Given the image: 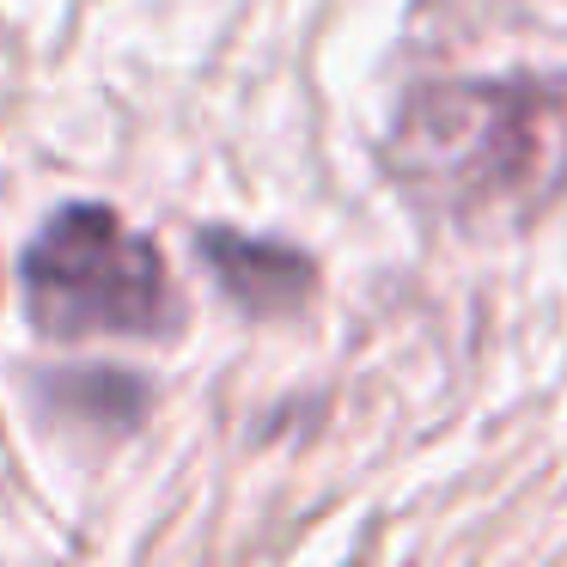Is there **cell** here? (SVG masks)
Instances as JSON below:
<instances>
[{
    "instance_id": "obj_1",
    "label": "cell",
    "mask_w": 567,
    "mask_h": 567,
    "mask_svg": "<svg viewBox=\"0 0 567 567\" xmlns=\"http://www.w3.org/2000/svg\"><path fill=\"white\" fill-rule=\"evenodd\" d=\"M384 159L452 220H530L567 196V74L409 92Z\"/></svg>"
},
{
    "instance_id": "obj_2",
    "label": "cell",
    "mask_w": 567,
    "mask_h": 567,
    "mask_svg": "<svg viewBox=\"0 0 567 567\" xmlns=\"http://www.w3.org/2000/svg\"><path fill=\"white\" fill-rule=\"evenodd\" d=\"M25 306L43 336H159L177 318L159 245L99 202H74L31 238Z\"/></svg>"
},
{
    "instance_id": "obj_3",
    "label": "cell",
    "mask_w": 567,
    "mask_h": 567,
    "mask_svg": "<svg viewBox=\"0 0 567 567\" xmlns=\"http://www.w3.org/2000/svg\"><path fill=\"white\" fill-rule=\"evenodd\" d=\"M202 257L214 262L220 287L257 318H275V311H293L311 299L318 287V269H311L299 250L287 245H262V238H238V233H208L202 238Z\"/></svg>"
}]
</instances>
